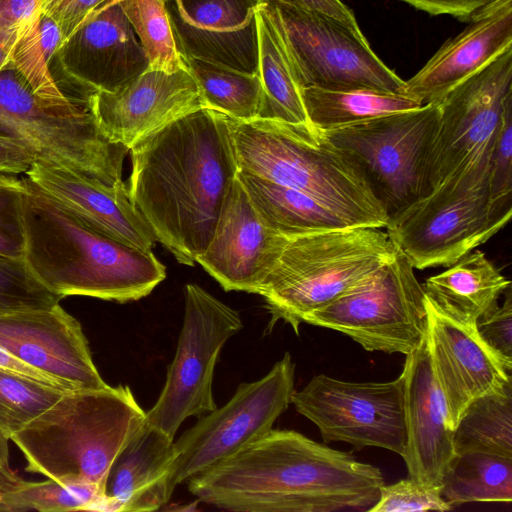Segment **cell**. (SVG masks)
Listing matches in <instances>:
<instances>
[{
  "label": "cell",
  "mask_w": 512,
  "mask_h": 512,
  "mask_svg": "<svg viewBox=\"0 0 512 512\" xmlns=\"http://www.w3.org/2000/svg\"><path fill=\"white\" fill-rule=\"evenodd\" d=\"M89 100L45 98L9 62L0 70V135L27 146L37 160L115 186L129 149L106 136Z\"/></svg>",
  "instance_id": "8"
},
{
  "label": "cell",
  "mask_w": 512,
  "mask_h": 512,
  "mask_svg": "<svg viewBox=\"0 0 512 512\" xmlns=\"http://www.w3.org/2000/svg\"><path fill=\"white\" fill-rule=\"evenodd\" d=\"M145 52L148 67L174 72L188 69L171 23L167 0H121Z\"/></svg>",
  "instance_id": "35"
},
{
  "label": "cell",
  "mask_w": 512,
  "mask_h": 512,
  "mask_svg": "<svg viewBox=\"0 0 512 512\" xmlns=\"http://www.w3.org/2000/svg\"><path fill=\"white\" fill-rule=\"evenodd\" d=\"M301 88L404 94L405 80L371 49L362 33L325 14L276 0L261 2Z\"/></svg>",
  "instance_id": "9"
},
{
  "label": "cell",
  "mask_w": 512,
  "mask_h": 512,
  "mask_svg": "<svg viewBox=\"0 0 512 512\" xmlns=\"http://www.w3.org/2000/svg\"><path fill=\"white\" fill-rule=\"evenodd\" d=\"M0 348L67 390L108 385L93 362L80 322L60 304L0 314Z\"/></svg>",
  "instance_id": "16"
},
{
  "label": "cell",
  "mask_w": 512,
  "mask_h": 512,
  "mask_svg": "<svg viewBox=\"0 0 512 512\" xmlns=\"http://www.w3.org/2000/svg\"><path fill=\"white\" fill-rule=\"evenodd\" d=\"M0 484V512L91 511L104 496L95 485H64L49 478L33 482L16 476Z\"/></svg>",
  "instance_id": "34"
},
{
  "label": "cell",
  "mask_w": 512,
  "mask_h": 512,
  "mask_svg": "<svg viewBox=\"0 0 512 512\" xmlns=\"http://www.w3.org/2000/svg\"><path fill=\"white\" fill-rule=\"evenodd\" d=\"M295 410L317 426L325 443L378 447L403 455L406 446L403 377L349 382L314 376L291 397Z\"/></svg>",
  "instance_id": "14"
},
{
  "label": "cell",
  "mask_w": 512,
  "mask_h": 512,
  "mask_svg": "<svg viewBox=\"0 0 512 512\" xmlns=\"http://www.w3.org/2000/svg\"><path fill=\"white\" fill-rule=\"evenodd\" d=\"M511 100L512 48L438 102V121L425 160L423 197L488 193L490 157Z\"/></svg>",
  "instance_id": "7"
},
{
  "label": "cell",
  "mask_w": 512,
  "mask_h": 512,
  "mask_svg": "<svg viewBox=\"0 0 512 512\" xmlns=\"http://www.w3.org/2000/svg\"><path fill=\"white\" fill-rule=\"evenodd\" d=\"M440 489L451 507L470 502L511 503L512 458L480 451L455 453Z\"/></svg>",
  "instance_id": "30"
},
{
  "label": "cell",
  "mask_w": 512,
  "mask_h": 512,
  "mask_svg": "<svg viewBox=\"0 0 512 512\" xmlns=\"http://www.w3.org/2000/svg\"><path fill=\"white\" fill-rule=\"evenodd\" d=\"M287 237L261 220L235 178L223 201L212 237L196 262L225 291L257 294Z\"/></svg>",
  "instance_id": "18"
},
{
  "label": "cell",
  "mask_w": 512,
  "mask_h": 512,
  "mask_svg": "<svg viewBox=\"0 0 512 512\" xmlns=\"http://www.w3.org/2000/svg\"><path fill=\"white\" fill-rule=\"evenodd\" d=\"M25 176L95 230L151 251L156 237L133 204L126 182L108 186L65 167L36 160Z\"/></svg>",
  "instance_id": "24"
},
{
  "label": "cell",
  "mask_w": 512,
  "mask_h": 512,
  "mask_svg": "<svg viewBox=\"0 0 512 512\" xmlns=\"http://www.w3.org/2000/svg\"><path fill=\"white\" fill-rule=\"evenodd\" d=\"M512 209L488 193L426 196L388 221L386 232L414 269L449 267L488 241L510 220Z\"/></svg>",
  "instance_id": "15"
},
{
  "label": "cell",
  "mask_w": 512,
  "mask_h": 512,
  "mask_svg": "<svg viewBox=\"0 0 512 512\" xmlns=\"http://www.w3.org/2000/svg\"><path fill=\"white\" fill-rule=\"evenodd\" d=\"M0 496H1V484H0Z\"/></svg>",
  "instance_id": "51"
},
{
  "label": "cell",
  "mask_w": 512,
  "mask_h": 512,
  "mask_svg": "<svg viewBox=\"0 0 512 512\" xmlns=\"http://www.w3.org/2000/svg\"><path fill=\"white\" fill-rule=\"evenodd\" d=\"M184 317L163 389L145 421L174 438L189 417L217 408L213 397L215 365L224 344L240 330L238 311L196 284L184 287Z\"/></svg>",
  "instance_id": "12"
},
{
  "label": "cell",
  "mask_w": 512,
  "mask_h": 512,
  "mask_svg": "<svg viewBox=\"0 0 512 512\" xmlns=\"http://www.w3.org/2000/svg\"><path fill=\"white\" fill-rule=\"evenodd\" d=\"M174 438L145 420L114 460L105 493L91 511L147 512L168 503L175 489Z\"/></svg>",
  "instance_id": "25"
},
{
  "label": "cell",
  "mask_w": 512,
  "mask_h": 512,
  "mask_svg": "<svg viewBox=\"0 0 512 512\" xmlns=\"http://www.w3.org/2000/svg\"><path fill=\"white\" fill-rule=\"evenodd\" d=\"M303 323L339 331L367 351L407 355L427 333L425 292L397 248L370 277L306 315Z\"/></svg>",
  "instance_id": "10"
},
{
  "label": "cell",
  "mask_w": 512,
  "mask_h": 512,
  "mask_svg": "<svg viewBox=\"0 0 512 512\" xmlns=\"http://www.w3.org/2000/svg\"><path fill=\"white\" fill-rule=\"evenodd\" d=\"M432 15H450L469 20L493 0H400Z\"/></svg>",
  "instance_id": "44"
},
{
  "label": "cell",
  "mask_w": 512,
  "mask_h": 512,
  "mask_svg": "<svg viewBox=\"0 0 512 512\" xmlns=\"http://www.w3.org/2000/svg\"><path fill=\"white\" fill-rule=\"evenodd\" d=\"M90 107L106 136L130 148L171 122L205 108L188 71L147 68L115 91L96 90Z\"/></svg>",
  "instance_id": "17"
},
{
  "label": "cell",
  "mask_w": 512,
  "mask_h": 512,
  "mask_svg": "<svg viewBox=\"0 0 512 512\" xmlns=\"http://www.w3.org/2000/svg\"><path fill=\"white\" fill-rule=\"evenodd\" d=\"M61 299L38 279L25 257L0 254V314L48 309Z\"/></svg>",
  "instance_id": "37"
},
{
  "label": "cell",
  "mask_w": 512,
  "mask_h": 512,
  "mask_svg": "<svg viewBox=\"0 0 512 512\" xmlns=\"http://www.w3.org/2000/svg\"><path fill=\"white\" fill-rule=\"evenodd\" d=\"M401 375L407 436L402 458L409 478L441 487L444 471L455 454L454 430L433 373L426 336L406 355Z\"/></svg>",
  "instance_id": "22"
},
{
  "label": "cell",
  "mask_w": 512,
  "mask_h": 512,
  "mask_svg": "<svg viewBox=\"0 0 512 512\" xmlns=\"http://www.w3.org/2000/svg\"><path fill=\"white\" fill-rule=\"evenodd\" d=\"M184 58L205 108L239 121L257 119L262 101L257 72H243L195 57Z\"/></svg>",
  "instance_id": "31"
},
{
  "label": "cell",
  "mask_w": 512,
  "mask_h": 512,
  "mask_svg": "<svg viewBox=\"0 0 512 512\" xmlns=\"http://www.w3.org/2000/svg\"><path fill=\"white\" fill-rule=\"evenodd\" d=\"M510 286V280L483 252L474 251L429 277L423 289L443 313L459 322L475 324L479 316L498 304Z\"/></svg>",
  "instance_id": "27"
},
{
  "label": "cell",
  "mask_w": 512,
  "mask_h": 512,
  "mask_svg": "<svg viewBox=\"0 0 512 512\" xmlns=\"http://www.w3.org/2000/svg\"><path fill=\"white\" fill-rule=\"evenodd\" d=\"M23 182L24 257L51 291L126 303L146 297L165 279L166 268L151 251L95 230L26 176Z\"/></svg>",
  "instance_id": "3"
},
{
  "label": "cell",
  "mask_w": 512,
  "mask_h": 512,
  "mask_svg": "<svg viewBox=\"0 0 512 512\" xmlns=\"http://www.w3.org/2000/svg\"><path fill=\"white\" fill-rule=\"evenodd\" d=\"M502 305L496 304L475 322L481 340L512 370V295L511 286L505 291Z\"/></svg>",
  "instance_id": "41"
},
{
  "label": "cell",
  "mask_w": 512,
  "mask_h": 512,
  "mask_svg": "<svg viewBox=\"0 0 512 512\" xmlns=\"http://www.w3.org/2000/svg\"><path fill=\"white\" fill-rule=\"evenodd\" d=\"M130 198L156 240L193 266L214 232L238 166L229 117L209 108L191 112L129 150Z\"/></svg>",
  "instance_id": "1"
},
{
  "label": "cell",
  "mask_w": 512,
  "mask_h": 512,
  "mask_svg": "<svg viewBox=\"0 0 512 512\" xmlns=\"http://www.w3.org/2000/svg\"><path fill=\"white\" fill-rule=\"evenodd\" d=\"M426 64L405 81L404 95L438 103L452 89L512 48V0H493L469 19Z\"/></svg>",
  "instance_id": "23"
},
{
  "label": "cell",
  "mask_w": 512,
  "mask_h": 512,
  "mask_svg": "<svg viewBox=\"0 0 512 512\" xmlns=\"http://www.w3.org/2000/svg\"><path fill=\"white\" fill-rule=\"evenodd\" d=\"M9 62L10 59L8 52L2 46H0V70L6 67Z\"/></svg>",
  "instance_id": "48"
},
{
  "label": "cell",
  "mask_w": 512,
  "mask_h": 512,
  "mask_svg": "<svg viewBox=\"0 0 512 512\" xmlns=\"http://www.w3.org/2000/svg\"><path fill=\"white\" fill-rule=\"evenodd\" d=\"M24 200L23 178L0 172V254L24 257Z\"/></svg>",
  "instance_id": "38"
},
{
  "label": "cell",
  "mask_w": 512,
  "mask_h": 512,
  "mask_svg": "<svg viewBox=\"0 0 512 512\" xmlns=\"http://www.w3.org/2000/svg\"><path fill=\"white\" fill-rule=\"evenodd\" d=\"M43 0H0V46L10 54L22 31L42 11Z\"/></svg>",
  "instance_id": "42"
},
{
  "label": "cell",
  "mask_w": 512,
  "mask_h": 512,
  "mask_svg": "<svg viewBox=\"0 0 512 512\" xmlns=\"http://www.w3.org/2000/svg\"><path fill=\"white\" fill-rule=\"evenodd\" d=\"M384 484L351 453L273 428L187 482L198 500L234 512L368 511Z\"/></svg>",
  "instance_id": "2"
},
{
  "label": "cell",
  "mask_w": 512,
  "mask_h": 512,
  "mask_svg": "<svg viewBox=\"0 0 512 512\" xmlns=\"http://www.w3.org/2000/svg\"><path fill=\"white\" fill-rule=\"evenodd\" d=\"M35 154L21 142L0 135V172L26 174L36 161Z\"/></svg>",
  "instance_id": "45"
},
{
  "label": "cell",
  "mask_w": 512,
  "mask_h": 512,
  "mask_svg": "<svg viewBox=\"0 0 512 512\" xmlns=\"http://www.w3.org/2000/svg\"><path fill=\"white\" fill-rule=\"evenodd\" d=\"M301 96L309 123L321 132L422 106L419 101L404 94L369 90L303 87Z\"/></svg>",
  "instance_id": "29"
},
{
  "label": "cell",
  "mask_w": 512,
  "mask_h": 512,
  "mask_svg": "<svg viewBox=\"0 0 512 512\" xmlns=\"http://www.w3.org/2000/svg\"><path fill=\"white\" fill-rule=\"evenodd\" d=\"M238 170L310 194L361 227L389 218L355 163L310 124L229 117Z\"/></svg>",
  "instance_id": "5"
},
{
  "label": "cell",
  "mask_w": 512,
  "mask_h": 512,
  "mask_svg": "<svg viewBox=\"0 0 512 512\" xmlns=\"http://www.w3.org/2000/svg\"><path fill=\"white\" fill-rule=\"evenodd\" d=\"M396 250L387 232L374 227L288 236L257 291L271 316L266 332L282 320L298 335L306 315L366 280Z\"/></svg>",
  "instance_id": "6"
},
{
  "label": "cell",
  "mask_w": 512,
  "mask_h": 512,
  "mask_svg": "<svg viewBox=\"0 0 512 512\" xmlns=\"http://www.w3.org/2000/svg\"><path fill=\"white\" fill-rule=\"evenodd\" d=\"M56 56L72 83L93 90L115 91L148 68L120 2H106L89 14Z\"/></svg>",
  "instance_id": "20"
},
{
  "label": "cell",
  "mask_w": 512,
  "mask_h": 512,
  "mask_svg": "<svg viewBox=\"0 0 512 512\" xmlns=\"http://www.w3.org/2000/svg\"><path fill=\"white\" fill-rule=\"evenodd\" d=\"M440 487L420 484L410 478L383 485L378 501L367 512L448 511Z\"/></svg>",
  "instance_id": "40"
},
{
  "label": "cell",
  "mask_w": 512,
  "mask_h": 512,
  "mask_svg": "<svg viewBox=\"0 0 512 512\" xmlns=\"http://www.w3.org/2000/svg\"><path fill=\"white\" fill-rule=\"evenodd\" d=\"M62 44L55 21L42 11L22 31L9 59L14 68L27 80L36 93L57 101L90 98L91 95H70L64 92L52 76L49 63Z\"/></svg>",
  "instance_id": "33"
},
{
  "label": "cell",
  "mask_w": 512,
  "mask_h": 512,
  "mask_svg": "<svg viewBox=\"0 0 512 512\" xmlns=\"http://www.w3.org/2000/svg\"><path fill=\"white\" fill-rule=\"evenodd\" d=\"M260 0H173L168 7L184 57L256 73Z\"/></svg>",
  "instance_id": "21"
},
{
  "label": "cell",
  "mask_w": 512,
  "mask_h": 512,
  "mask_svg": "<svg viewBox=\"0 0 512 512\" xmlns=\"http://www.w3.org/2000/svg\"><path fill=\"white\" fill-rule=\"evenodd\" d=\"M236 178L261 220L286 236L361 227L347 214L300 190L243 170H238Z\"/></svg>",
  "instance_id": "26"
},
{
  "label": "cell",
  "mask_w": 512,
  "mask_h": 512,
  "mask_svg": "<svg viewBox=\"0 0 512 512\" xmlns=\"http://www.w3.org/2000/svg\"><path fill=\"white\" fill-rule=\"evenodd\" d=\"M59 0H43L42 11Z\"/></svg>",
  "instance_id": "49"
},
{
  "label": "cell",
  "mask_w": 512,
  "mask_h": 512,
  "mask_svg": "<svg viewBox=\"0 0 512 512\" xmlns=\"http://www.w3.org/2000/svg\"><path fill=\"white\" fill-rule=\"evenodd\" d=\"M438 103L323 132L358 167L389 220L424 196Z\"/></svg>",
  "instance_id": "11"
},
{
  "label": "cell",
  "mask_w": 512,
  "mask_h": 512,
  "mask_svg": "<svg viewBox=\"0 0 512 512\" xmlns=\"http://www.w3.org/2000/svg\"><path fill=\"white\" fill-rule=\"evenodd\" d=\"M261 2L266 0H260ZM299 8L319 12L330 16L350 27L357 33H362L354 13L341 0H276Z\"/></svg>",
  "instance_id": "46"
},
{
  "label": "cell",
  "mask_w": 512,
  "mask_h": 512,
  "mask_svg": "<svg viewBox=\"0 0 512 512\" xmlns=\"http://www.w3.org/2000/svg\"><path fill=\"white\" fill-rule=\"evenodd\" d=\"M67 391L0 368V430L10 437Z\"/></svg>",
  "instance_id": "36"
},
{
  "label": "cell",
  "mask_w": 512,
  "mask_h": 512,
  "mask_svg": "<svg viewBox=\"0 0 512 512\" xmlns=\"http://www.w3.org/2000/svg\"><path fill=\"white\" fill-rule=\"evenodd\" d=\"M107 1L108 0H59L45 8L42 12L51 17L58 25L63 44L89 14Z\"/></svg>",
  "instance_id": "43"
},
{
  "label": "cell",
  "mask_w": 512,
  "mask_h": 512,
  "mask_svg": "<svg viewBox=\"0 0 512 512\" xmlns=\"http://www.w3.org/2000/svg\"><path fill=\"white\" fill-rule=\"evenodd\" d=\"M15 477L9 465V439L0 430V479L10 481Z\"/></svg>",
  "instance_id": "47"
},
{
  "label": "cell",
  "mask_w": 512,
  "mask_h": 512,
  "mask_svg": "<svg viewBox=\"0 0 512 512\" xmlns=\"http://www.w3.org/2000/svg\"><path fill=\"white\" fill-rule=\"evenodd\" d=\"M256 23L257 74L262 87V101L257 119L310 124L291 60L261 3L256 10Z\"/></svg>",
  "instance_id": "28"
},
{
  "label": "cell",
  "mask_w": 512,
  "mask_h": 512,
  "mask_svg": "<svg viewBox=\"0 0 512 512\" xmlns=\"http://www.w3.org/2000/svg\"><path fill=\"white\" fill-rule=\"evenodd\" d=\"M488 194L496 207L512 209V100L504 109L492 149Z\"/></svg>",
  "instance_id": "39"
},
{
  "label": "cell",
  "mask_w": 512,
  "mask_h": 512,
  "mask_svg": "<svg viewBox=\"0 0 512 512\" xmlns=\"http://www.w3.org/2000/svg\"><path fill=\"white\" fill-rule=\"evenodd\" d=\"M145 416L129 386L71 390L10 440L27 472L64 485H95L105 493L114 460Z\"/></svg>",
  "instance_id": "4"
},
{
  "label": "cell",
  "mask_w": 512,
  "mask_h": 512,
  "mask_svg": "<svg viewBox=\"0 0 512 512\" xmlns=\"http://www.w3.org/2000/svg\"><path fill=\"white\" fill-rule=\"evenodd\" d=\"M425 299L432 369L454 430L473 400L500 392L512 383L511 371L481 340L475 324L459 322L443 313L426 295Z\"/></svg>",
  "instance_id": "19"
},
{
  "label": "cell",
  "mask_w": 512,
  "mask_h": 512,
  "mask_svg": "<svg viewBox=\"0 0 512 512\" xmlns=\"http://www.w3.org/2000/svg\"><path fill=\"white\" fill-rule=\"evenodd\" d=\"M453 442L455 453L480 451L512 458V383L473 400L454 429Z\"/></svg>",
  "instance_id": "32"
},
{
  "label": "cell",
  "mask_w": 512,
  "mask_h": 512,
  "mask_svg": "<svg viewBox=\"0 0 512 512\" xmlns=\"http://www.w3.org/2000/svg\"><path fill=\"white\" fill-rule=\"evenodd\" d=\"M294 381L295 364L286 352L264 377L241 383L225 405L200 417L174 442L176 485L268 433L291 403Z\"/></svg>",
  "instance_id": "13"
},
{
  "label": "cell",
  "mask_w": 512,
  "mask_h": 512,
  "mask_svg": "<svg viewBox=\"0 0 512 512\" xmlns=\"http://www.w3.org/2000/svg\"><path fill=\"white\" fill-rule=\"evenodd\" d=\"M121 0H108L107 2H111V3H115V2H120Z\"/></svg>",
  "instance_id": "50"
}]
</instances>
